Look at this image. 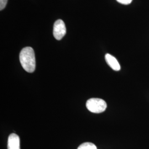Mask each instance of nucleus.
<instances>
[{
  "label": "nucleus",
  "mask_w": 149,
  "mask_h": 149,
  "mask_svg": "<svg viewBox=\"0 0 149 149\" xmlns=\"http://www.w3.org/2000/svg\"><path fill=\"white\" fill-rule=\"evenodd\" d=\"M22 66L28 72L32 73L36 69V58L34 50L31 47L24 48L19 54Z\"/></svg>",
  "instance_id": "obj_1"
},
{
  "label": "nucleus",
  "mask_w": 149,
  "mask_h": 149,
  "mask_svg": "<svg viewBox=\"0 0 149 149\" xmlns=\"http://www.w3.org/2000/svg\"><path fill=\"white\" fill-rule=\"evenodd\" d=\"M86 107L91 112L100 113L104 112L107 108V103L101 98H92L86 102Z\"/></svg>",
  "instance_id": "obj_2"
},
{
  "label": "nucleus",
  "mask_w": 149,
  "mask_h": 149,
  "mask_svg": "<svg viewBox=\"0 0 149 149\" xmlns=\"http://www.w3.org/2000/svg\"><path fill=\"white\" fill-rule=\"evenodd\" d=\"M66 33V29L64 22L61 19H58L54 24L53 35L54 38L60 40L64 37Z\"/></svg>",
  "instance_id": "obj_3"
},
{
  "label": "nucleus",
  "mask_w": 149,
  "mask_h": 149,
  "mask_svg": "<svg viewBox=\"0 0 149 149\" xmlns=\"http://www.w3.org/2000/svg\"><path fill=\"white\" fill-rule=\"evenodd\" d=\"M8 149H21L20 139L16 134L12 133L10 135L7 143Z\"/></svg>",
  "instance_id": "obj_4"
},
{
  "label": "nucleus",
  "mask_w": 149,
  "mask_h": 149,
  "mask_svg": "<svg viewBox=\"0 0 149 149\" xmlns=\"http://www.w3.org/2000/svg\"><path fill=\"white\" fill-rule=\"evenodd\" d=\"M105 59L107 64L114 71H119L120 70V66L117 60L113 56L109 54H107L105 55Z\"/></svg>",
  "instance_id": "obj_5"
},
{
  "label": "nucleus",
  "mask_w": 149,
  "mask_h": 149,
  "mask_svg": "<svg viewBox=\"0 0 149 149\" xmlns=\"http://www.w3.org/2000/svg\"><path fill=\"white\" fill-rule=\"evenodd\" d=\"M77 149H97L96 145L92 143L86 142L80 145Z\"/></svg>",
  "instance_id": "obj_6"
},
{
  "label": "nucleus",
  "mask_w": 149,
  "mask_h": 149,
  "mask_svg": "<svg viewBox=\"0 0 149 149\" xmlns=\"http://www.w3.org/2000/svg\"><path fill=\"white\" fill-rule=\"evenodd\" d=\"M7 3V0H0V10L2 11L5 8Z\"/></svg>",
  "instance_id": "obj_7"
},
{
  "label": "nucleus",
  "mask_w": 149,
  "mask_h": 149,
  "mask_svg": "<svg viewBox=\"0 0 149 149\" xmlns=\"http://www.w3.org/2000/svg\"><path fill=\"white\" fill-rule=\"evenodd\" d=\"M117 2L123 5H129L132 3L133 0H116Z\"/></svg>",
  "instance_id": "obj_8"
}]
</instances>
